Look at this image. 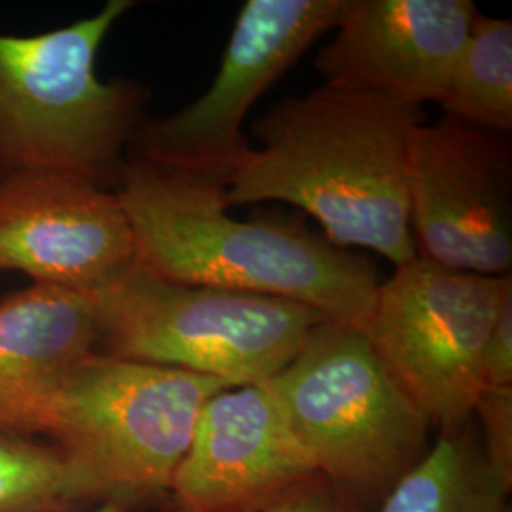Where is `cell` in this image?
Returning <instances> with one entry per match:
<instances>
[{"label":"cell","mask_w":512,"mask_h":512,"mask_svg":"<svg viewBox=\"0 0 512 512\" xmlns=\"http://www.w3.org/2000/svg\"><path fill=\"white\" fill-rule=\"evenodd\" d=\"M439 105L446 118L511 135V19L476 12Z\"/></svg>","instance_id":"cell-15"},{"label":"cell","mask_w":512,"mask_h":512,"mask_svg":"<svg viewBox=\"0 0 512 512\" xmlns=\"http://www.w3.org/2000/svg\"><path fill=\"white\" fill-rule=\"evenodd\" d=\"M507 275L461 272L416 256L378 285L365 334L440 435L473 421Z\"/></svg>","instance_id":"cell-7"},{"label":"cell","mask_w":512,"mask_h":512,"mask_svg":"<svg viewBox=\"0 0 512 512\" xmlns=\"http://www.w3.org/2000/svg\"><path fill=\"white\" fill-rule=\"evenodd\" d=\"M93 300L97 353L181 368L230 387L268 384L311 330L327 323L291 300L169 281L139 260Z\"/></svg>","instance_id":"cell-5"},{"label":"cell","mask_w":512,"mask_h":512,"mask_svg":"<svg viewBox=\"0 0 512 512\" xmlns=\"http://www.w3.org/2000/svg\"><path fill=\"white\" fill-rule=\"evenodd\" d=\"M116 194L137 260L169 281L291 300L365 330L378 291L366 256L291 224L228 215L224 183L129 160Z\"/></svg>","instance_id":"cell-2"},{"label":"cell","mask_w":512,"mask_h":512,"mask_svg":"<svg viewBox=\"0 0 512 512\" xmlns=\"http://www.w3.org/2000/svg\"><path fill=\"white\" fill-rule=\"evenodd\" d=\"M135 260L114 190L54 171H10L0 179V270L93 296Z\"/></svg>","instance_id":"cell-10"},{"label":"cell","mask_w":512,"mask_h":512,"mask_svg":"<svg viewBox=\"0 0 512 512\" xmlns=\"http://www.w3.org/2000/svg\"><path fill=\"white\" fill-rule=\"evenodd\" d=\"M410 230L421 258L471 274H511V137L452 118L421 124L406 160Z\"/></svg>","instance_id":"cell-9"},{"label":"cell","mask_w":512,"mask_h":512,"mask_svg":"<svg viewBox=\"0 0 512 512\" xmlns=\"http://www.w3.org/2000/svg\"><path fill=\"white\" fill-rule=\"evenodd\" d=\"M423 109L323 84L253 122V148L224 184L230 207L291 203L330 243L370 249L395 268L414 260L406 160Z\"/></svg>","instance_id":"cell-1"},{"label":"cell","mask_w":512,"mask_h":512,"mask_svg":"<svg viewBox=\"0 0 512 512\" xmlns=\"http://www.w3.org/2000/svg\"><path fill=\"white\" fill-rule=\"evenodd\" d=\"M344 4L247 0L213 86L171 116L143 120L129 143V160L226 184L253 150L243 133L247 114L317 38L336 27Z\"/></svg>","instance_id":"cell-8"},{"label":"cell","mask_w":512,"mask_h":512,"mask_svg":"<svg viewBox=\"0 0 512 512\" xmlns=\"http://www.w3.org/2000/svg\"><path fill=\"white\" fill-rule=\"evenodd\" d=\"M268 387L311 469L363 507L382 503L431 448V425L365 330L317 325Z\"/></svg>","instance_id":"cell-4"},{"label":"cell","mask_w":512,"mask_h":512,"mask_svg":"<svg viewBox=\"0 0 512 512\" xmlns=\"http://www.w3.org/2000/svg\"><path fill=\"white\" fill-rule=\"evenodd\" d=\"M88 512H126V507H122L118 503H112V501H105L97 509H92V511Z\"/></svg>","instance_id":"cell-20"},{"label":"cell","mask_w":512,"mask_h":512,"mask_svg":"<svg viewBox=\"0 0 512 512\" xmlns=\"http://www.w3.org/2000/svg\"><path fill=\"white\" fill-rule=\"evenodd\" d=\"M486 387H512V277H505L486 349Z\"/></svg>","instance_id":"cell-19"},{"label":"cell","mask_w":512,"mask_h":512,"mask_svg":"<svg viewBox=\"0 0 512 512\" xmlns=\"http://www.w3.org/2000/svg\"><path fill=\"white\" fill-rule=\"evenodd\" d=\"M222 512H365V507L342 486L313 473Z\"/></svg>","instance_id":"cell-17"},{"label":"cell","mask_w":512,"mask_h":512,"mask_svg":"<svg viewBox=\"0 0 512 512\" xmlns=\"http://www.w3.org/2000/svg\"><path fill=\"white\" fill-rule=\"evenodd\" d=\"M230 385L171 366L92 353L50 404L44 435L103 501L167 494L203 404Z\"/></svg>","instance_id":"cell-6"},{"label":"cell","mask_w":512,"mask_h":512,"mask_svg":"<svg viewBox=\"0 0 512 512\" xmlns=\"http://www.w3.org/2000/svg\"><path fill=\"white\" fill-rule=\"evenodd\" d=\"M93 499L95 484L54 444L0 431V512H65Z\"/></svg>","instance_id":"cell-16"},{"label":"cell","mask_w":512,"mask_h":512,"mask_svg":"<svg viewBox=\"0 0 512 512\" xmlns=\"http://www.w3.org/2000/svg\"><path fill=\"white\" fill-rule=\"evenodd\" d=\"M135 4L109 0L92 18L31 37L0 33V167L54 171L118 188L143 122L147 88L103 82L95 61L112 25Z\"/></svg>","instance_id":"cell-3"},{"label":"cell","mask_w":512,"mask_h":512,"mask_svg":"<svg viewBox=\"0 0 512 512\" xmlns=\"http://www.w3.org/2000/svg\"><path fill=\"white\" fill-rule=\"evenodd\" d=\"M475 16L471 0H346L315 69L332 88L439 103Z\"/></svg>","instance_id":"cell-11"},{"label":"cell","mask_w":512,"mask_h":512,"mask_svg":"<svg viewBox=\"0 0 512 512\" xmlns=\"http://www.w3.org/2000/svg\"><path fill=\"white\" fill-rule=\"evenodd\" d=\"M268 384L215 393L167 495L173 512H222L313 475Z\"/></svg>","instance_id":"cell-12"},{"label":"cell","mask_w":512,"mask_h":512,"mask_svg":"<svg viewBox=\"0 0 512 512\" xmlns=\"http://www.w3.org/2000/svg\"><path fill=\"white\" fill-rule=\"evenodd\" d=\"M93 296L33 283L0 302V431L42 433L74 366L99 348Z\"/></svg>","instance_id":"cell-13"},{"label":"cell","mask_w":512,"mask_h":512,"mask_svg":"<svg viewBox=\"0 0 512 512\" xmlns=\"http://www.w3.org/2000/svg\"><path fill=\"white\" fill-rule=\"evenodd\" d=\"M509 494L469 421L458 433L439 435L385 495L380 512H505Z\"/></svg>","instance_id":"cell-14"},{"label":"cell","mask_w":512,"mask_h":512,"mask_svg":"<svg viewBox=\"0 0 512 512\" xmlns=\"http://www.w3.org/2000/svg\"><path fill=\"white\" fill-rule=\"evenodd\" d=\"M480 420V446L499 480L512 486V387H484L473 418Z\"/></svg>","instance_id":"cell-18"},{"label":"cell","mask_w":512,"mask_h":512,"mask_svg":"<svg viewBox=\"0 0 512 512\" xmlns=\"http://www.w3.org/2000/svg\"><path fill=\"white\" fill-rule=\"evenodd\" d=\"M505 512H511V507H507V511Z\"/></svg>","instance_id":"cell-21"}]
</instances>
